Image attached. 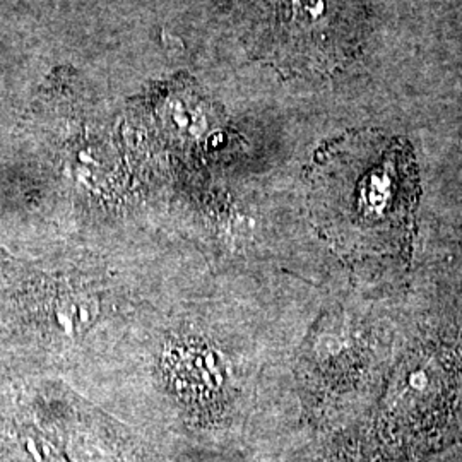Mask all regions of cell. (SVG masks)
I'll return each instance as SVG.
<instances>
[{"mask_svg":"<svg viewBox=\"0 0 462 462\" xmlns=\"http://www.w3.org/2000/svg\"><path fill=\"white\" fill-rule=\"evenodd\" d=\"M420 194L410 143L374 129L329 141L309 177L315 226L355 259H410Z\"/></svg>","mask_w":462,"mask_h":462,"instance_id":"6da1fadb","label":"cell"},{"mask_svg":"<svg viewBox=\"0 0 462 462\" xmlns=\"http://www.w3.org/2000/svg\"><path fill=\"white\" fill-rule=\"evenodd\" d=\"M248 51L282 78L332 76L364 49L365 0H242Z\"/></svg>","mask_w":462,"mask_h":462,"instance_id":"7a4b0ae2","label":"cell"}]
</instances>
